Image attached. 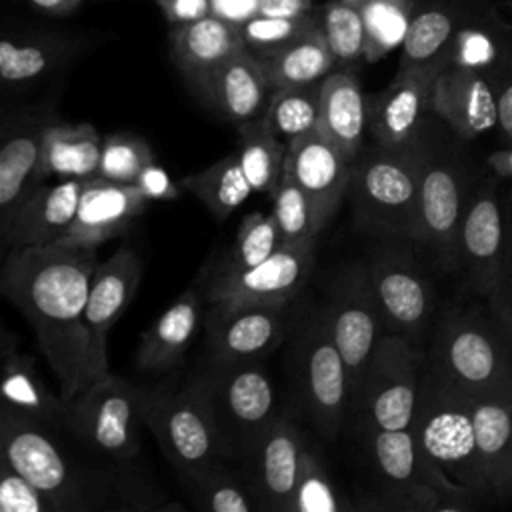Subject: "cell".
<instances>
[{"instance_id": "1", "label": "cell", "mask_w": 512, "mask_h": 512, "mask_svg": "<svg viewBox=\"0 0 512 512\" xmlns=\"http://www.w3.org/2000/svg\"><path fill=\"white\" fill-rule=\"evenodd\" d=\"M96 266L92 248L48 244L10 248L0 274V292L32 326L64 400L110 372L86 326Z\"/></svg>"}, {"instance_id": "2", "label": "cell", "mask_w": 512, "mask_h": 512, "mask_svg": "<svg viewBox=\"0 0 512 512\" xmlns=\"http://www.w3.org/2000/svg\"><path fill=\"white\" fill-rule=\"evenodd\" d=\"M472 402L474 396L424 368L410 430L424 458L428 484L440 498L438 510L494 506L478 456Z\"/></svg>"}, {"instance_id": "3", "label": "cell", "mask_w": 512, "mask_h": 512, "mask_svg": "<svg viewBox=\"0 0 512 512\" xmlns=\"http://www.w3.org/2000/svg\"><path fill=\"white\" fill-rule=\"evenodd\" d=\"M0 454L34 482L58 512H98L118 492L112 470L76 460L50 434L48 424L8 404L0 416Z\"/></svg>"}, {"instance_id": "4", "label": "cell", "mask_w": 512, "mask_h": 512, "mask_svg": "<svg viewBox=\"0 0 512 512\" xmlns=\"http://www.w3.org/2000/svg\"><path fill=\"white\" fill-rule=\"evenodd\" d=\"M426 368L474 398H512V338L486 300L454 304L440 316Z\"/></svg>"}, {"instance_id": "5", "label": "cell", "mask_w": 512, "mask_h": 512, "mask_svg": "<svg viewBox=\"0 0 512 512\" xmlns=\"http://www.w3.org/2000/svg\"><path fill=\"white\" fill-rule=\"evenodd\" d=\"M428 134L404 148L374 146L352 162L350 198L354 224L362 232L416 240L422 160Z\"/></svg>"}, {"instance_id": "6", "label": "cell", "mask_w": 512, "mask_h": 512, "mask_svg": "<svg viewBox=\"0 0 512 512\" xmlns=\"http://www.w3.org/2000/svg\"><path fill=\"white\" fill-rule=\"evenodd\" d=\"M292 376L306 418L324 438H336L352 404V384L322 306L296 320Z\"/></svg>"}, {"instance_id": "7", "label": "cell", "mask_w": 512, "mask_h": 512, "mask_svg": "<svg viewBox=\"0 0 512 512\" xmlns=\"http://www.w3.org/2000/svg\"><path fill=\"white\" fill-rule=\"evenodd\" d=\"M424 368L426 350L418 340L384 332L352 398L360 430H408Z\"/></svg>"}, {"instance_id": "8", "label": "cell", "mask_w": 512, "mask_h": 512, "mask_svg": "<svg viewBox=\"0 0 512 512\" xmlns=\"http://www.w3.org/2000/svg\"><path fill=\"white\" fill-rule=\"evenodd\" d=\"M198 380L208 398L224 458H242L278 416L270 374L254 358L212 362Z\"/></svg>"}, {"instance_id": "9", "label": "cell", "mask_w": 512, "mask_h": 512, "mask_svg": "<svg viewBox=\"0 0 512 512\" xmlns=\"http://www.w3.org/2000/svg\"><path fill=\"white\" fill-rule=\"evenodd\" d=\"M474 178L456 150L426 138L414 242L450 274H458V238Z\"/></svg>"}, {"instance_id": "10", "label": "cell", "mask_w": 512, "mask_h": 512, "mask_svg": "<svg viewBox=\"0 0 512 512\" xmlns=\"http://www.w3.org/2000/svg\"><path fill=\"white\" fill-rule=\"evenodd\" d=\"M146 392L108 372L66 400V426L88 448L116 460H130L140 450Z\"/></svg>"}, {"instance_id": "11", "label": "cell", "mask_w": 512, "mask_h": 512, "mask_svg": "<svg viewBox=\"0 0 512 512\" xmlns=\"http://www.w3.org/2000/svg\"><path fill=\"white\" fill-rule=\"evenodd\" d=\"M144 424L176 472L224 458L218 428L198 378L180 390H148Z\"/></svg>"}, {"instance_id": "12", "label": "cell", "mask_w": 512, "mask_h": 512, "mask_svg": "<svg viewBox=\"0 0 512 512\" xmlns=\"http://www.w3.org/2000/svg\"><path fill=\"white\" fill-rule=\"evenodd\" d=\"M488 166L474 178L458 238V274L464 288L478 298L492 290L512 224L508 192Z\"/></svg>"}, {"instance_id": "13", "label": "cell", "mask_w": 512, "mask_h": 512, "mask_svg": "<svg viewBox=\"0 0 512 512\" xmlns=\"http://www.w3.org/2000/svg\"><path fill=\"white\" fill-rule=\"evenodd\" d=\"M324 312L332 338L344 358L352 398L386 326L366 264H348L328 286Z\"/></svg>"}, {"instance_id": "14", "label": "cell", "mask_w": 512, "mask_h": 512, "mask_svg": "<svg viewBox=\"0 0 512 512\" xmlns=\"http://www.w3.org/2000/svg\"><path fill=\"white\" fill-rule=\"evenodd\" d=\"M366 266L386 332L420 340L436 308V292L426 270L404 246L378 250Z\"/></svg>"}, {"instance_id": "15", "label": "cell", "mask_w": 512, "mask_h": 512, "mask_svg": "<svg viewBox=\"0 0 512 512\" xmlns=\"http://www.w3.org/2000/svg\"><path fill=\"white\" fill-rule=\"evenodd\" d=\"M316 260V240L280 246L266 260L228 278L206 284L210 304L286 306L306 284Z\"/></svg>"}, {"instance_id": "16", "label": "cell", "mask_w": 512, "mask_h": 512, "mask_svg": "<svg viewBox=\"0 0 512 512\" xmlns=\"http://www.w3.org/2000/svg\"><path fill=\"white\" fill-rule=\"evenodd\" d=\"M306 450L300 428L278 414L254 446L242 456V476L258 504V510L288 512L302 454Z\"/></svg>"}, {"instance_id": "17", "label": "cell", "mask_w": 512, "mask_h": 512, "mask_svg": "<svg viewBox=\"0 0 512 512\" xmlns=\"http://www.w3.org/2000/svg\"><path fill=\"white\" fill-rule=\"evenodd\" d=\"M444 66L398 68L392 82L368 106V128L384 148H404L426 136L432 88Z\"/></svg>"}, {"instance_id": "18", "label": "cell", "mask_w": 512, "mask_h": 512, "mask_svg": "<svg viewBox=\"0 0 512 512\" xmlns=\"http://www.w3.org/2000/svg\"><path fill=\"white\" fill-rule=\"evenodd\" d=\"M362 434L386 484L384 500L376 508L438 512L440 498L428 484L426 464L412 430H366Z\"/></svg>"}, {"instance_id": "19", "label": "cell", "mask_w": 512, "mask_h": 512, "mask_svg": "<svg viewBox=\"0 0 512 512\" xmlns=\"http://www.w3.org/2000/svg\"><path fill=\"white\" fill-rule=\"evenodd\" d=\"M492 76L444 66L432 88V112L466 142L498 128V88Z\"/></svg>"}, {"instance_id": "20", "label": "cell", "mask_w": 512, "mask_h": 512, "mask_svg": "<svg viewBox=\"0 0 512 512\" xmlns=\"http://www.w3.org/2000/svg\"><path fill=\"white\" fill-rule=\"evenodd\" d=\"M206 342L212 362L254 360L276 348L286 332V306L212 304Z\"/></svg>"}, {"instance_id": "21", "label": "cell", "mask_w": 512, "mask_h": 512, "mask_svg": "<svg viewBox=\"0 0 512 512\" xmlns=\"http://www.w3.org/2000/svg\"><path fill=\"white\" fill-rule=\"evenodd\" d=\"M284 172L312 198L326 226L350 190L352 162L330 138L314 130L288 142Z\"/></svg>"}, {"instance_id": "22", "label": "cell", "mask_w": 512, "mask_h": 512, "mask_svg": "<svg viewBox=\"0 0 512 512\" xmlns=\"http://www.w3.org/2000/svg\"><path fill=\"white\" fill-rule=\"evenodd\" d=\"M148 202L134 184H118L100 176L86 180L74 222L56 244L96 250L106 240L126 232Z\"/></svg>"}, {"instance_id": "23", "label": "cell", "mask_w": 512, "mask_h": 512, "mask_svg": "<svg viewBox=\"0 0 512 512\" xmlns=\"http://www.w3.org/2000/svg\"><path fill=\"white\" fill-rule=\"evenodd\" d=\"M52 118L38 110L18 112L4 122L0 148V226H4L24 198L42 184L40 156L44 128Z\"/></svg>"}, {"instance_id": "24", "label": "cell", "mask_w": 512, "mask_h": 512, "mask_svg": "<svg viewBox=\"0 0 512 512\" xmlns=\"http://www.w3.org/2000/svg\"><path fill=\"white\" fill-rule=\"evenodd\" d=\"M82 180H58L36 186L0 226L8 248L56 244L74 222L82 198Z\"/></svg>"}, {"instance_id": "25", "label": "cell", "mask_w": 512, "mask_h": 512, "mask_svg": "<svg viewBox=\"0 0 512 512\" xmlns=\"http://www.w3.org/2000/svg\"><path fill=\"white\" fill-rule=\"evenodd\" d=\"M140 280L142 262L130 246H120L108 260L98 262L92 274L86 302V326L102 362H108L106 336L130 306Z\"/></svg>"}, {"instance_id": "26", "label": "cell", "mask_w": 512, "mask_h": 512, "mask_svg": "<svg viewBox=\"0 0 512 512\" xmlns=\"http://www.w3.org/2000/svg\"><path fill=\"white\" fill-rule=\"evenodd\" d=\"M168 40L176 68L196 94L228 58L244 48L240 28L212 14L184 26H172Z\"/></svg>"}, {"instance_id": "27", "label": "cell", "mask_w": 512, "mask_h": 512, "mask_svg": "<svg viewBox=\"0 0 512 512\" xmlns=\"http://www.w3.org/2000/svg\"><path fill=\"white\" fill-rule=\"evenodd\" d=\"M272 92L262 62L244 46L210 76L200 96L222 118L242 124L264 114Z\"/></svg>"}, {"instance_id": "28", "label": "cell", "mask_w": 512, "mask_h": 512, "mask_svg": "<svg viewBox=\"0 0 512 512\" xmlns=\"http://www.w3.org/2000/svg\"><path fill=\"white\" fill-rule=\"evenodd\" d=\"M474 430L494 506H512V398H474Z\"/></svg>"}, {"instance_id": "29", "label": "cell", "mask_w": 512, "mask_h": 512, "mask_svg": "<svg viewBox=\"0 0 512 512\" xmlns=\"http://www.w3.org/2000/svg\"><path fill=\"white\" fill-rule=\"evenodd\" d=\"M368 126V102L358 78L342 68L320 84V132L354 162L360 156Z\"/></svg>"}, {"instance_id": "30", "label": "cell", "mask_w": 512, "mask_h": 512, "mask_svg": "<svg viewBox=\"0 0 512 512\" xmlns=\"http://www.w3.org/2000/svg\"><path fill=\"white\" fill-rule=\"evenodd\" d=\"M102 142L98 130L88 122L50 120L42 136L40 172L42 178L92 180L98 176Z\"/></svg>"}, {"instance_id": "31", "label": "cell", "mask_w": 512, "mask_h": 512, "mask_svg": "<svg viewBox=\"0 0 512 512\" xmlns=\"http://www.w3.org/2000/svg\"><path fill=\"white\" fill-rule=\"evenodd\" d=\"M200 298L194 288L176 298L142 334L136 366L144 372H166L178 366L198 328Z\"/></svg>"}, {"instance_id": "32", "label": "cell", "mask_w": 512, "mask_h": 512, "mask_svg": "<svg viewBox=\"0 0 512 512\" xmlns=\"http://www.w3.org/2000/svg\"><path fill=\"white\" fill-rule=\"evenodd\" d=\"M2 396L4 404L46 424H66V400L44 384L34 360L16 348L10 332L2 336Z\"/></svg>"}, {"instance_id": "33", "label": "cell", "mask_w": 512, "mask_h": 512, "mask_svg": "<svg viewBox=\"0 0 512 512\" xmlns=\"http://www.w3.org/2000/svg\"><path fill=\"white\" fill-rule=\"evenodd\" d=\"M78 38L62 34L4 36L0 42V78L8 88L30 86L76 54Z\"/></svg>"}, {"instance_id": "34", "label": "cell", "mask_w": 512, "mask_h": 512, "mask_svg": "<svg viewBox=\"0 0 512 512\" xmlns=\"http://www.w3.org/2000/svg\"><path fill=\"white\" fill-rule=\"evenodd\" d=\"M446 66L476 70L498 80L512 66V38L496 18H462Z\"/></svg>"}, {"instance_id": "35", "label": "cell", "mask_w": 512, "mask_h": 512, "mask_svg": "<svg viewBox=\"0 0 512 512\" xmlns=\"http://www.w3.org/2000/svg\"><path fill=\"white\" fill-rule=\"evenodd\" d=\"M272 88L306 86L324 80L336 66L320 22L276 54L260 60Z\"/></svg>"}, {"instance_id": "36", "label": "cell", "mask_w": 512, "mask_h": 512, "mask_svg": "<svg viewBox=\"0 0 512 512\" xmlns=\"http://www.w3.org/2000/svg\"><path fill=\"white\" fill-rule=\"evenodd\" d=\"M462 18L460 10L450 4H430L416 10L402 42L398 68L446 66Z\"/></svg>"}, {"instance_id": "37", "label": "cell", "mask_w": 512, "mask_h": 512, "mask_svg": "<svg viewBox=\"0 0 512 512\" xmlns=\"http://www.w3.org/2000/svg\"><path fill=\"white\" fill-rule=\"evenodd\" d=\"M182 486L200 510L208 512H250L258 504L242 476L226 468L220 460H210L200 466L178 472Z\"/></svg>"}, {"instance_id": "38", "label": "cell", "mask_w": 512, "mask_h": 512, "mask_svg": "<svg viewBox=\"0 0 512 512\" xmlns=\"http://www.w3.org/2000/svg\"><path fill=\"white\" fill-rule=\"evenodd\" d=\"M288 142L260 116L238 124L236 156L254 192H274L284 170Z\"/></svg>"}, {"instance_id": "39", "label": "cell", "mask_w": 512, "mask_h": 512, "mask_svg": "<svg viewBox=\"0 0 512 512\" xmlns=\"http://www.w3.org/2000/svg\"><path fill=\"white\" fill-rule=\"evenodd\" d=\"M180 186L186 192H192L218 220L228 218L254 192L244 176L236 152H230L214 164L184 176Z\"/></svg>"}, {"instance_id": "40", "label": "cell", "mask_w": 512, "mask_h": 512, "mask_svg": "<svg viewBox=\"0 0 512 512\" xmlns=\"http://www.w3.org/2000/svg\"><path fill=\"white\" fill-rule=\"evenodd\" d=\"M280 246V232L272 212H252L240 222L232 246L222 254V258L212 268L210 280L228 278L248 268H254L270 254H274Z\"/></svg>"}, {"instance_id": "41", "label": "cell", "mask_w": 512, "mask_h": 512, "mask_svg": "<svg viewBox=\"0 0 512 512\" xmlns=\"http://www.w3.org/2000/svg\"><path fill=\"white\" fill-rule=\"evenodd\" d=\"M320 84L274 88L262 118L282 140L320 130Z\"/></svg>"}, {"instance_id": "42", "label": "cell", "mask_w": 512, "mask_h": 512, "mask_svg": "<svg viewBox=\"0 0 512 512\" xmlns=\"http://www.w3.org/2000/svg\"><path fill=\"white\" fill-rule=\"evenodd\" d=\"M358 8L366 28L364 60L376 62L402 46L416 12V0H366Z\"/></svg>"}, {"instance_id": "43", "label": "cell", "mask_w": 512, "mask_h": 512, "mask_svg": "<svg viewBox=\"0 0 512 512\" xmlns=\"http://www.w3.org/2000/svg\"><path fill=\"white\" fill-rule=\"evenodd\" d=\"M272 216L276 220L282 246L316 240L324 228L312 198L282 170V178L272 192Z\"/></svg>"}, {"instance_id": "44", "label": "cell", "mask_w": 512, "mask_h": 512, "mask_svg": "<svg viewBox=\"0 0 512 512\" xmlns=\"http://www.w3.org/2000/svg\"><path fill=\"white\" fill-rule=\"evenodd\" d=\"M318 22L330 46L336 66L348 68L366 54V28L358 6L330 0L318 12Z\"/></svg>"}, {"instance_id": "45", "label": "cell", "mask_w": 512, "mask_h": 512, "mask_svg": "<svg viewBox=\"0 0 512 512\" xmlns=\"http://www.w3.org/2000/svg\"><path fill=\"white\" fill-rule=\"evenodd\" d=\"M350 508L332 482L322 458L306 446L288 512H342Z\"/></svg>"}, {"instance_id": "46", "label": "cell", "mask_w": 512, "mask_h": 512, "mask_svg": "<svg viewBox=\"0 0 512 512\" xmlns=\"http://www.w3.org/2000/svg\"><path fill=\"white\" fill-rule=\"evenodd\" d=\"M316 22H318V12L314 10L296 18H274V16L256 14L254 18H250L246 24L240 26V34H242L244 46L258 60H264L276 54L278 50H282L292 40H296L302 32H306Z\"/></svg>"}, {"instance_id": "47", "label": "cell", "mask_w": 512, "mask_h": 512, "mask_svg": "<svg viewBox=\"0 0 512 512\" xmlns=\"http://www.w3.org/2000/svg\"><path fill=\"white\" fill-rule=\"evenodd\" d=\"M154 160L148 142L140 136L130 132L110 134L102 142L98 176L118 184H134L138 174Z\"/></svg>"}, {"instance_id": "48", "label": "cell", "mask_w": 512, "mask_h": 512, "mask_svg": "<svg viewBox=\"0 0 512 512\" xmlns=\"http://www.w3.org/2000/svg\"><path fill=\"white\" fill-rule=\"evenodd\" d=\"M2 512H58L54 502L6 460L0 462Z\"/></svg>"}, {"instance_id": "49", "label": "cell", "mask_w": 512, "mask_h": 512, "mask_svg": "<svg viewBox=\"0 0 512 512\" xmlns=\"http://www.w3.org/2000/svg\"><path fill=\"white\" fill-rule=\"evenodd\" d=\"M484 300L492 314L498 318V322L504 326L508 336L512 338V224L492 290Z\"/></svg>"}, {"instance_id": "50", "label": "cell", "mask_w": 512, "mask_h": 512, "mask_svg": "<svg viewBox=\"0 0 512 512\" xmlns=\"http://www.w3.org/2000/svg\"><path fill=\"white\" fill-rule=\"evenodd\" d=\"M134 186L152 202V200H176L182 192V186L174 184L168 172L154 162H150L136 178Z\"/></svg>"}, {"instance_id": "51", "label": "cell", "mask_w": 512, "mask_h": 512, "mask_svg": "<svg viewBox=\"0 0 512 512\" xmlns=\"http://www.w3.org/2000/svg\"><path fill=\"white\" fill-rule=\"evenodd\" d=\"M170 26H184L212 14V0H156Z\"/></svg>"}, {"instance_id": "52", "label": "cell", "mask_w": 512, "mask_h": 512, "mask_svg": "<svg viewBox=\"0 0 512 512\" xmlns=\"http://www.w3.org/2000/svg\"><path fill=\"white\" fill-rule=\"evenodd\" d=\"M260 12V0H212V16L242 26Z\"/></svg>"}, {"instance_id": "53", "label": "cell", "mask_w": 512, "mask_h": 512, "mask_svg": "<svg viewBox=\"0 0 512 512\" xmlns=\"http://www.w3.org/2000/svg\"><path fill=\"white\" fill-rule=\"evenodd\" d=\"M498 130L512 146V66L498 78Z\"/></svg>"}, {"instance_id": "54", "label": "cell", "mask_w": 512, "mask_h": 512, "mask_svg": "<svg viewBox=\"0 0 512 512\" xmlns=\"http://www.w3.org/2000/svg\"><path fill=\"white\" fill-rule=\"evenodd\" d=\"M312 12V0H260L262 16L296 18Z\"/></svg>"}, {"instance_id": "55", "label": "cell", "mask_w": 512, "mask_h": 512, "mask_svg": "<svg viewBox=\"0 0 512 512\" xmlns=\"http://www.w3.org/2000/svg\"><path fill=\"white\" fill-rule=\"evenodd\" d=\"M486 166L504 182H512V146H506L498 152H492L486 158Z\"/></svg>"}, {"instance_id": "56", "label": "cell", "mask_w": 512, "mask_h": 512, "mask_svg": "<svg viewBox=\"0 0 512 512\" xmlns=\"http://www.w3.org/2000/svg\"><path fill=\"white\" fill-rule=\"evenodd\" d=\"M36 10L50 14V16H64L74 12L82 0H28Z\"/></svg>"}, {"instance_id": "57", "label": "cell", "mask_w": 512, "mask_h": 512, "mask_svg": "<svg viewBox=\"0 0 512 512\" xmlns=\"http://www.w3.org/2000/svg\"><path fill=\"white\" fill-rule=\"evenodd\" d=\"M344 2H348V4H354V6H360L362 2H366V0H344Z\"/></svg>"}, {"instance_id": "58", "label": "cell", "mask_w": 512, "mask_h": 512, "mask_svg": "<svg viewBox=\"0 0 512 512\" xmlns=\"http://www.w3.org/2000/svg\"><path fill=\"white\" fill-rule=\"evenodd\" d=\"M510 184V190H508V200H510V210H512V182H508Z\"/></svg>"}]
</instances>
